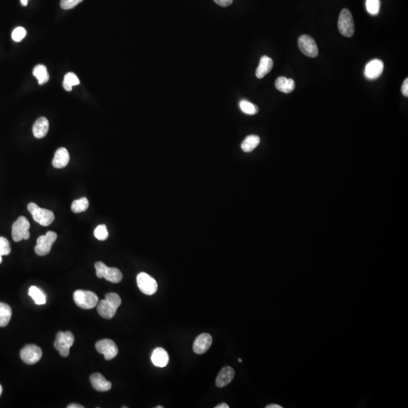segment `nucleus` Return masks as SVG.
Segmentation results:
<instances>
[{
  "mask_svg": "<svg viewBox=\"0 0 408 408\" xmlns=\"http://www.w3.org/2000/svg\"><path fill=\"white\" fill-rule=\"evenodd\" d=\"M95 268L97 277L99 278L106 279L113 284H118L123 279V274L118 269L108 267L103 262H96Z\"/></svg>",
  "mask_w": 408,
  "mask_h": 408,
  "instance_id": "2",
  "label": "nucleus"
},
{
  "mask_svg": "<svg viewBox=\"0 0 408 408\" xmlns=\"http://www.w3.org/2000/svg\"><path fill=\"white\" fill-rule=\"evenodd\" d=\"M50 128V123L46 117H40L35 122L33 126V136L36 138H44Z\"/></svg>",
  "mask_w": 408,
  "mask_h": 408,
  "instance_id": "20",
  "label": "nucleus"
},
{
  "mask_svg": "<svg viewBox=\"0 0 408 408\" xmlns=\"http://www.w3.org/2000/svg\"><path fill=\"white\" fill-rule=\"evenodd\" d=\"M74 300L77 305L84 309H92L99 302L96 294L88 290H76L74 294Z\"/></svg>",
  "mask_w": 408,
  "mask_h": 408,
  "instance_id": "3",
  "label": "nucleus"
},
{
  "mask_svg": "<svg viewBox=\"0 0 408 408\" xmlns=\"http://www.w3.org/2000/svg\"><path fill=\"white\" fill-rule=\"evenodd\" d=\"M74 343V336L70 331L58 332L56 335L54 346L59 352L60 355L66 357L69 355L70 349Z\"/></svg>",
  "mask_w": 408,
  "mask_h": 408,
  "instance_id": "5",
  "label": "nucleus"
},
{
  "mask_svg": "<svg viewBox=\"0 0 408 408\" xmlns=\"http://www.w3.org/2000/svg\"><path fill=\"white\" fill-rule=\"evenodd\" d=\"M57 238V234L54 231H48L46 235L40 236L36 241V246H35L36 254L40 256L49 254Z\"/></svg>",
  "mask_w": 408,
  "mask_h": 408,
  "instance_id": "6",
  "label": "nucleus"
},
{
  "mask_svg": "<svg viewBox=\"0 0 408 408\" xmlns=\"http://www.w3.org/2000/svg\"><path fill=\"white\" fill-rule=\"evenodd\" d=\"M11 252L10 244L6 238L0 237V255L7 256Z\"/></svg>",
  "mask_w": 408,
  "mask_h": 408,
  "instance_id": "31",
  "label": "nucleus"
},
{
  "mask_svg": "<svg viewBox=\"0 0 408 408\" xmlns=\"http://www.w3.org/2000/svg\"><path fill=\"white\" fill-rule=\"evenodd\" d=\"M33 74L37 79L40 85L46 83L50 80V75L48 74L47 68L43 64L36 65L33 69Z\"/></svg>",
  "mask_w": 408,
  "mask_h": 408,
  "instance_id": "24",
  "label": "nucleus"
},
{
  "mask_svg": "<svg viewBox=\"0 0 408 408\" xmlns=\"http://www.w3.org/2000/svg\"><path fill=\"white\" fill-rule=\"evenodd\" d=\"M2 386H1V385H0V395H1V394H2Z\"/></svg>",
  "mask_w": 408,
  "mask_h": 408,
  "instance_id": "40",
  "label": "nucleus"
},
{
  "mask_svg": "<svg viewBox=\"0 0 408 408\" xmlns=\"http://www.w3.org/2000/svg\"><path fill=\"white\" fill-rule=\"evenodd\" d=\"M89 203L88 199L85 197H82V198L78 199V200H74L73 202L72 205H71V210L74 213H80L82 212H85L87 209L89 208Z\"/></svg>",
  "mask_w": 408,
  "mask_h": 408,
  "instance_id": "27",
  "label": "nucleus"
},
{
  "mask_svg": "<svg viewBox=\"0 0 408 408\" xmlns=\"http://www.w3.org/2000/svg\"><path fill=\"white\" fill-rule=\"evenodd\" d=\"M259 143H260V138L259 136L251 135V136H248L244 140L241 144V148L245 152H251L259 145Z\"/></svg>",
  "mask_w": 408,
  "mask_h": 408,
  "instance_id": "22",
  "label": "nucleus"
},
{
  "mask_svg": "<svg viewBox=\"0 0 408 408\" xmlns=\"http://www.w3.org/2000/svg\"><path fill=\"white\" fill-rule=\"evenodd\" d=\"M2 256H1V255H0V263H1V262H2Z\"/></svg>",
  "mask_w": 408,
  "mask_h": 408,
  "instance_id": "41",
  "label": "nucleus"
},
{
  "mask_svg": "<svg viewBox=\"0 0 408 408\" xmlns=\"http://www.w3.org/2000/svg\"><path fill=\"white\" fill-rule=\"evenodd\" d=\"M28 294L33 299L35 303L37 305H44L46 302V297L40 289L35 286H32L29 289Z\"/></svg>",
  "mask_w": 408,
  "mask_h": 408,
  "instance_id": "25",
  "label": "nucleus"
},
{
  "mask_svg": "<svg viewBox=\"0 0 408 408\" xmlns=\"http://www.w3.org/2000/svg\"><path fill=\"white\" fill-rule=\"evenodd\" d=\"M21 358L27 364H34L41 359L43 352L35 345H27L22 349Z\"/></svg>",
  "mask_w": 408,
  "mask_h": 408,
  "instance_id": "11",
  "label": "nucleus"
},
{
  "mask_svg": "<svg viewBox=\"0 0 408 408\" xmlns=\"http://www.w3.org/2000/svg\"><path fill=\"white\" fill-rule=\"evenodd\" d=\"M79 79L74 73H68L64 76L63 87L66 91L70 92V91L72 90V87L74 85H79Z\"/></svg>",
  "mask_w": 408,
  "mask_h": 408,
  "instance_id": "26",
  "label": "nucleus"
},
{
  "mask_svg": "<svg viewBox=\"0 0 408 408\" xmlns=\"http://www.w3.org/2000/svg\"><path fill=\"white\" fill-rule=\"evenodd\" d=\"M216 3L221 7H228L231 5L233 0H214Z\"/></svg>",
  "mask_w": 408,
  "mask_h": 408,
  "instance_id": "34",
  "label": "nucleus"
},
{
  "mask_svg": "<svg viewBox=\"0 0 408 408\" xmlns=\"http://www.w3.org/2000/svg\"><path fill=\"white\" fill-rule=\"evenodd\" d=\"M402 92L404 96L408 97V79L406 78L402 86Z\"/></svg>",
  "mask_w": 408,
  "mask_h": 408,
  "instance_id": "35",
  "label": "nucleus"
},
{
  "mask_svg": "<svg viewBox=\"0 0 408 408\" xmlns=\"http://www.w3.org/2000/svg\"><path fill=\"white\" fill-rule=\"evenodd\" d=\"M266 408H282V407L278 405H269L266 406Z\"/></svg>",
  "mask_w": 408,
  "mask_h": 408,
  "instance_id": "38",
  "label": "nucleus"
},
{
  "mask_svg": "<svg viewBox=\"0 0 408 408\" xmlns=\"http://www.w3.org/2000/svg\"><path fill=\"white\" fill-rule=\"evenodd\" d=\"M118 308L113 302L107 299L101 300L97 304V311L105 319H111L113 318Z\"/></svg>",
  "mask_w": 408,
  "mask_h": 408,
  "instance_id": "14",
  "label": "nucleus"
},
{
  "mask_svg": "<svg viewBox=\"0 0 408 408\" xmlns=\"http://www.w3.org/2000/svg\"><path fill=\"white\" fill-rule=\"evenodd\" d=\"M21 2H22V4L24 5V6L27 5L28 0H21Z\"/></svg>",
  "mask_w": 408,
  "mask_h": 408,
  "instance_id": "39",
  "label": "nucleus"
},
{
  "mask_svg": "<svg viewBox=\"0 0 408 408\" xmlns=\"http://www.w3.org/2000/svg\"><path fill=\"white\" fill-rule=\"evenodd\" d=\"M27 31L22 27L15 28L12 33V40L15 42H21L26 36Z\"/></svg>",
  "mask_w": 408,
  "mask_h": 408,
  "instance_id": "32",
  "label": "nucleus"
},
{
  "mask_svg": "<svg viewBox=\"0 0 408 408\" xmlns=\"http://www.w3.org/2000/svg\"><path fill=\"white\" fill-rule=\"evenodd\" d=\"M298 46L302 54L310 57H315L318 54V48L313 38L308 35H302L299 38Z\"/></svg>",
  "mask_w": 408,
  "mask_h": 408,
  "instance_id": "10",
  "label": "nucleus"
},
{
  "mask_svg": "<svg viewBox=\"0 0 408 408\" xmlns=\"http://www.w3.org/2000/svg\"><path fill=\"white\" fill-rule=\"evenodd\" d=\"M215 408H229V406H228L227 404L221 403L219 404V405H217V406L215 407Z\"/></svg>",
  "mask_w": 408,
  "mask_h": 408,
  "instance_id": "37",
  "label": "nucleus"
},
{
  "mask_svg": "<svg viewBox=\"0 0 408 408\" xmlns=\"http://www.w3.org/2000/svg\"><path fill=\"white\" fill-rule=\"evenodd\" d=\"M240 109L244 113L248 115H255L259 112V108L251 102L242 100L240 102Z\"/></svg>",
  "mask_w": 408,
  "mask_h": 408,
  "instance_id": "28",
  "label": "nucleus"
},
{
  "mask_svg": "<svg viewBox=\"0 0 408 408\" xmlns=\"http://www.w3.org/2000/svg\"><path fill=\"white\" fill-rule=\"evenodd\" d=\"M30 222L25 217H20L12 225V239L15 242H19L22 240H27L30 238Z\"/></svg>",
  "mask_w": 408,
  "mask_h": 408,
  "instance_id": "7",
  "label": "nucleus"
},
{
  "mask_svg": "<svg viewBox=\"0 0 408 408\" xmlns=\"http://www.w3.org/2000/svg\"><path fill=\"white\" fill-rule=\"evenodd\" d=\"M12 308L3 302H0V327L7 326L12 318Z\"/></svg>",
  "mask_w": 408,
  "mask_h": 408,
  "instance_id": "23",
  "label": "nucleus"
},
{
  "mask_svg": "<svg viewBox=\"0 0 408 408\" xmlns=\"http://www.w3.org/2000/svg\"><path fill=\"white\" fill-rule=\"evenodd\" d=\"M238 361H239L240 363L242 362V360H241V358H239L238 359Z\"/></svg>",
  "mask_w": 408,
  "mask_h": 408,
  "instance_id": "43",
  "label": "nucleus"
},
{
  "mask_svg": "<svg viewBox=\"0 0 408 408\" xmlns=\"http://www.w3.org/2000/svg\"><path fill=\"white\" fill-rule=\"evenodd\" d=\"M95 349L98 353L104 354L105 358L108 361L114 358L118 354V348L111 339H105L97 342Z\"/></svg>",
  "mask_w": 408,
  "mask_h": 408,
  "instance_id": "9",
  "label": "nucleus"
},
{
  "mask_svg": "<svg viewBox=\"0 0 408 408\" xmlns=\"http://www.w3.org/2000/svg\"><path fill=\"white\" fill-rule=\"evenodd\" d=\"M169 354L165 349L157 348L151 354V361L158 367H165L169 363Z\"/></svg>",
  "mask_w": 408,
  "mask_h": 408,
  "instance_id": "17",
  "label": "nucleus"
},
{
  "mask_svg": "<svg viewBox=\"0 0 408 408\" xmlns=\"http://www.w3.org/2000/svg\"><path fill=\"white\" fill-rule=\"evenodd\" d=\"M338 29L343 36L351 37L354 33V23L351 12L343 8L338 19Z\"/></svg>",
  "mask_w": 408,
  "mask_h": 408,
  "instance_id": "4",
  "label": "nucleus"
},
{
  "mask_svg": "<svg viewBox=\"0 0 408 408\" xmlns=\"http://www.w3.org/2000/svg\"><path fill=\"white\" fill-rule=\"evenodd\" d=\"M89 380H90L92 387L95 388V390L99 391V392H108L111 388V382L107 381L106 379L99 373L92 374Z\"/></svg>",
  "mask_w": 408,
  "mask_h": 408,
  "instance_id": "16",
  "label": "nucleus"
},
{
  "mask_svg": "<svg viewBox=\"0 0 408 408\" xmlns=\"http://www.w3.org/2000/svg\"><path fill=\"white\" fill-rule=\"evenodd\" d=\"M274 66L273 60L268 56L264 55L261 57L259 67L256 71V76L259 79H262L265 76L271 72Z\"/></svg>",
  "mask_w": 408,
  "mask_h": 408,
  "instance_id": "19",
  "label": "nucleus"
},
{
  "mask_svg": "<svg viewBox=\"0 0 408 408\" xmlns=\"http://www.w3.org/2000/svg\"><path fill=\"white\" fill-rule=\"evenodd\" d=\"M94 235L99 241H105L109 238V231L106 225H100L97 227L94 231Z\"/></svg>",
  "mask_w": 408,
  "mask_h": 408,
  "instance_id": "30",
  "label": "nucleus"
},
{
  "mask_svg": "<svg viewBox=\"0 0 408 408\" xmlns=\"http://www.w3.org/2000/svg\"><path fill=\"white\" fill-rule=\"evenodd\" d=\"M383 62L381 60L374 59L367 63L364 70V75L368 80H376L381 77L383 71Z\"/></svg>",
  "mask_w": 408,
  "mask_h": 408,
  "instance_id": "13",
  "label": "nucleus"
},
{
  "mask_svg": "<svg viewBox=\"0 0 408 408\" xmlns=\"http://www.w3.org/2000/svg\"><path fill=\"white\" fill-rule=\"evenodd\" d=\"M235 374V370L232 367L229 366L223 367L220 371L219 374H218V377H217L216 385L219 388L226 386L233 381Z\"/></svg>",
  "mask_w": 408,
  "mask_h": 408,
  "instance_id": "15",
  "label": "nucleus"
},
{
  "mask_svg": "<svg viewBox=\"0 0 408 408\" xmlns=\"http://www.w3.org/2000/svg\"><path fill=\"white\" fill-rule=\"evenodd\" d=\"M137 284L139 290L145 295H154L158 290L156 280L144 272H141L137 275Z\"/></svg>",
  "mask_w": 408,
  "mask_h": 408,
  "instance_id": "8",
  "label": "nucleus"
},
{
  "mask_svg": "<svg viewBox=\"0 0 408 408\" xmlns=\"http://www.w3.org/2000/svg\"><path fill=\"white\" fill-rule=\"evenodd\" d=\"M213 338L209 333H202L196 338L193 342V350L196 354H201L207 353L211 347Z\"/></svg>",
  "mask_w": 408,
  "mask_h": 408,
  "instance_id": "12",
  "label": "nucleus"
},
{
  "mask_svg": "<svg viewBox=\"0 0 408 408\" xmlns=\"http://www.w3.org/2000/svg\"><path fill=\"white\" fill-rule=\"evenodd\" d=\"M70 161V154L64 148H60L56 151L53 158V165L54 168L61 169L67 166Z\"/></svg>",
  "mask_w": 408,
  "mask_h": 408,
  "instance_id": "18",
  "label": "nucleus"
},
{
  "mask_svg": "<svg viewBox=\"0 0 408 408\" xmlns=\"http://www.w3.org/2000/svg\"><path fill=\"white\" fill-rule=\"evenodd\" d=\"M84 407L82 406V405H77V404H71V405H68L67 406V408H83Z\"/></svg>",
  "mask_w": 408,
  "mask_h": 408,
  "instance_id": "36",
  "label": "nucleus"
},
{
  "mask_svg": "<svg viewBox=\"0 0 408 408\" xmlns=\"http://www.w3.org/2000/svg\"><path fill=\"white\" fill-rule=\"evenodd\" d=\"M366 8L367 12L372 15H377L381 8L380 0H366Z\"/></svg>",
  "mask_w": 408,
  "mask_h": 408,
  "instance_id": "29",
  "label": "nucleus"
},
{
  "mask_svg": "<svg viewBox=\"0 0 408 408\" xmlns=\"http://www.w3.org/2000/svg\"><path fill=\"white\" fill-rule=\"evenodd\" d=\"M27 209L33 217V220L42 226H49L54 221V213L51 210L38 207L34 203H29Z\"/></svg>",
  "mask_w": 408,
  "mask_h": 408,
  "instance_id": "1",
  "label": "nucleus"
},
{
  "mask_svg": "<svg viewBox=\"0 0 408 408\" xmlns=\"http://www.w3.org/2000/svg\"><path fill=\"white\" fill-rule=\"evenodd\" d=\"M275 87L280 92L288 94L295 89L296 84L293 79H288L285 77H280L276 80Z\"/></svg>",
  "mask_w": 408,
  "mask_h": 408,
  "instance_id": "21",
  "label": "nucleus"
},
{
  "mask_svg": "<svg viewBox=\"0 0 408 408\" xmlns=\"http://www.w3.org/2000/svg\"><path fill=\"white\" fill-rule=\"evenodd\" d=\"M156 408H163V406H157Z\"/></svg>",
  "mask_w": 408,
  "mask_h": 408,
  "instance_id": "42",
  "label": "nucleus"
},
{
  "mask_svg": "<svg viewBox=\"0 0 408 408\" xmlns=\"http://www.w3.org/2000/svg\"><path fill=\"white\" fill-rule=\"evenodd\" d=\"M82 1L83 0H61V7L63 9L68 10V9L74 8Z\"/></svg>",
  "mask_w": 408,
  "mask_h": 408,
  "instance_id": "33",
  "label": "nucleus"
}]
</instances>
